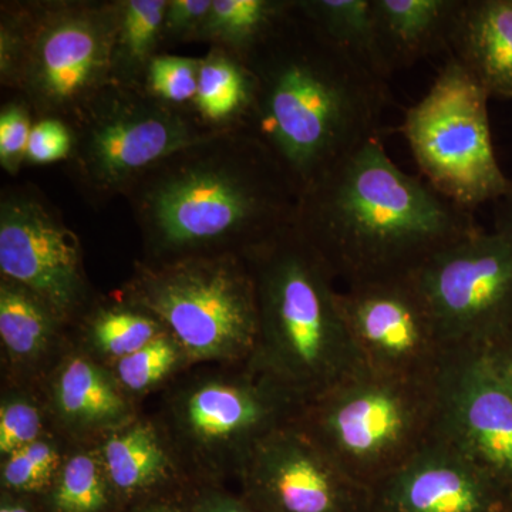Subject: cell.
<instances>
[{
    "mask_svg": "<svg viewBox=\"0 0 512 512\" xmlns=\"http://www.w3.org/2000/svg\"><path fill=\"white\" fill-rule=\"evenodd\" d=\"M137 512H185L183 508L177 504L168 503V501H154V503L146 504ZM191 512V511H190Z\"/></svg>",
    "mask_w": 512,
    "mask_h": 512,
    "instance_id": "cell-38",
    "label": "cell"
},
{
    "mask_svg": "<svg viewBox=\"0 0 512 512\" xmlns=\"http://www.w3.org/2000/svg\"><path fill=\"white\" fill-rule=\"evenodd\" d=\"M296 5L335 45L389 79L377 40L375 0H296Z\"/></svg>",
    "mask_w": 512,
    "mask_h": 512,
    "instance_id": "cell-26",
    "label": "cell"
},
{
    "mask_svg": "<svg viewBox=\"0 0 512 512\" xmlns=\"http://www.w3.org/2000/svg\"><path fill=\"white\" fill-rule=\"evenodd\" d=\"M488 366L512 400V329L481 348Z\"/></svg>",
    "mask_w": 512,
    "mask_h": 512,
    "instance_id": "cell-35",
    "label": "cell"
},
{
    "mask_svg": "<svg viewBox=\"0 0 512 512\" xmlns=\"http://www.w3.org/2000/svg\"><path fill=\"white\" fill-rule=\"evenodd\" d=\"M53 512H106L116 497L96 446L67 450L55 483L47 491Z\"/></svg>",
    "mask_w": 512,
    "mask_h": 512,
    "instance_id": "cell-27",
    "label": "cell"
},
{
    "mask_svg": "<svg viewBox=\"0 0 512 512\" xmlns=\"http://www.w3.org/2000/svg\"><path fill=\"white\" fill-rule=\"evenodd\" d=\"M296 424L372 490L436 439L434 380L363 369L306 403Z\"/></svg>",
    "mask_w": 512,
    "mask_h": 512,
    "instance_id": "cell-6",
    "label": "cell"
},
{
    "mask_svg": "<svg viewBox=\"0 0 512 512\" xmlns=\"http://www.w3.org/2000/svg\"><path fill=\"white\" fill-rule=\"evenodd\" d=\"M495 204L497 207H495L494 231L512 238V181L510 191Z\"/></svg>",
    "mask_w": 512,
    "mask_h": 512,
    "instance_id": "cell-37",
    "label": "cell"
},
{
    "mask_svg": "<svg viewBox=\"0 0 512 512\" xmlns=\"http://www.w3.org/2000/svg\"><path fill=\"white\" fill-rule=\"evenodd\" d=\"M200 72L197 57L158 55L148 66L144 90L175 109L194 111Z\"/></svg>",
    "mask_w": 512,
    "mask_h": 512,
    "instance_id": "cell-31",
    "label": "cell"
},
{
    "mask_svg": "<svg viewBox=\"0 0 512 512\" xmlns=\"http://www.w3.org/2000/svg\"><path fill=\"white\" fill-rule=\"evenodd\" d=\"M255 97V74L239 57L220 47L201 57L194 111L202 123L214 130H245Z\"/></svg>",
    "mask_w": 512,
    "mask_h": 512,
    "instance_id": "cell-22",
    "label": "cell"
},
{
    "mask_svg": "<svg viewBox=\"0 0 512 512\" xmlns=\"http://www.w3.org/2000/svg\"><path fill=\"white\" fill-rule=\"evenodd\" d=\"M448 50L490 97L512 99V0H463Z\"/></svg>",
    "mask_w": 512,
    "mask_h": 512,
    "instance_id": "cell-19",
    "label": "cell"
},
{
    "mask_svg": "<svg viewBox=\"0 0 512 512\" xmlns=\"http://www.w3.org/2000/svg\"><path fill=\"white\" fill-rule=\"evenodd\" d=\"M69 126L74 146L67 171L94 205L126 195L161 161L221 133L194 111L175 109L144 89L114 83Z\"/></svg>",
    "mask_w": 512,
    "mask_h": 512,
    "instance_id": "cell-9",
    "label": "cell"
},
{
    "mask_svg": "<svg viewBox=\"0 0 512 512\" xmlns=\"http://www.w3.org/2000/svg\"><path fill=\"white\" fill-rule=\"evenodd\" d=\"M239 477L269 512H355L370 500L296 423L259 443Z\"/></svg>",
    "mask_w": 512,
    "mask_h": 512,
    "instance_id": "cell-15",
    "label": "cell"
},
{
    "mask_svg": "<svg viewBox=\"0 0 512 512\" xmlns=\"http://www.w3.org/2000/svg\"><path fill=\"white\" fill-rule=\"evenodd\" d=\"M296 0H212L195 42L248 59L291 16Z\"/></svg>",
    "mask_w": 512,
    "mask_h": 512,
    "instance_id": "cell-25",
    "label": "cell"
},
{
    "mask_svg": "<svg viewBox=\"0 0 512 512\" xmlns=\"http://www.w3.org/2000/svg\"><path fill=\"white\" fill-rule=\"evenodd\" d=\"M0 512H33L32 508L28 507V505L19 503V501L10 500V498H6L3 495L2 507H0Z\"/></svg>",
    "mask_w": 512,
    "mask_h": 512,
    "instance_id": "cell-39",
    "label": "cell"
},
{
    "mask_svg": "<svg viewBox=\"0 0 512 512\" xmlns=\"http://www.w3.org/2000/svg\"><path fill=\"white\" fill-rule=\"evenodd\" d=\"M303 406L247 365L224 366L175 384L157 424L181 470L211 480L239 476L258 444L296 423Z\"/></svg>",
    "mask_w": 512,
    "mask_h": 512,
    "instance_id": "cell-8",
    "label": "cell"
},
{
    "mask_svg": "<svg viewBox=\"0 0 512 512\" xmlns=\"http://www.w3.org/2000/svg\"><path fill=\"white\" fill-rule=\"evenodd\" d=\"M488 99L483 86L450 57L400 127L426 183L468 211L501 200L511 188L495 157Z\"/></svg>",
    "mask_w": 512,
    "mask_h": 512,
    "instance_id": "cell-10",
    "label": "cell"
},
{
    "mask_svg": "<svg viewBox=\"0 0 512 512\" xmlns=\"http://www.w3.org/2000/svg\"><path fill=\"white\" fill-rule=\"evenodd\" d=\"M338 301L366 369L402 379L434 380L450 348L414 275L346 286Z\"/></svg>",
    "mask_w": 512,
    "mask_h": 512,
    "instance_id": "cell-13",
    "label": "cell"
},
{
    "mask_svg": "<svg viewBox=\"0 0 512 512\" xmlns=\"http://www.w3.org/2000/svg\"><path fill=\"white\" fill-rule=\"evenodd\" d=\"M295 227L346 286L413 276L481 231L473 212L400 170L380 138L303 188Z\"/></svg>",
    "mask_w": 512,
    "mask_h": 512,
    "instance_id": "cell-2",
    "label": "cell"
},
{
    "mask_svg": "<svg viewBox=\"0 0 512 512\" xmlns=\"http://www.w3.org/2000/svg\"><path fill=\"white\" fill-rule=\"evenodd\" d=\"M447 346L484 348L512 329V238L483 229L414 274Z\"/></svg>",
    "mask_w": 512,
    "mask_h": 512,
    "instance_id": "cell-11",
    "label": "cell"
},
{
    "mask_svg": "<svg viewBox=\"0 0 512 512\" xmlns=\"http://www.w3.org/2000/svg\"><path fill=\"white\" fill-rule=\"evenodd\" d=\"M190 365L177 340L165 332L143 349L111 365L110 369L124 392L136 399L174 379L178 372Z\"/></svg>",
    "mask_w": 512,
    "mask_h": 512,
    "instance_id": "cell-28",
    "label": "cell"
},
{
    "mask_svg": "<svg viewBox=\"0 0 512 512\" xmlns=\"http://www.w3.org/2000/svg\"><path fill=\"white\" fill-rule=\"evenodd\" d=\"M79 325L77 348L111 366L167 332L151 313L124 301L94 302Z\"/></svg>",
    "mask_w": 512,
    "mask_h": 512,
    "instance_id": "cell-23",
    "label": "cell"
},
{
    "mask_svg": "<svg viewBox=\"0 0 512 512\" xmlns=\"http://www.w3.org/2000/svg\"><path fill=\"white\" fill-rule=\"evenodd\" d=\"M463 0H375L379 49L387 73L448 50Z\"/></svg>",
    "mask_w": 512,
    "mask_h": 512,
    "instance_id": "cell-20",
    "label": "cell"
},
{
    "mask_svg": "<svg viewBox=\"0 0 512 512\" xmlns=\"http://www.w3.org/2000/svg\"><path fill=\"white\" fill-rule=\"evenodd\" d=\"M114 6L111 82L144 89L148 66L164 45L168 0H114Z\"/></svg>",
    "mask_w": 512,
    "mask_h": 512,
    "instance_id": "cell-24",
    "label": "cell"
},
{
    "mask_svg": "<svg viewBox=\"0 0 512 512\" xmlns=\"http://www.w3.org/2000/svg\"><path fill=\"white\" fill-rule=\"evenodd\" d=\"M0 278L35 293L69 326L94 303L79 237L29 187L0 198Z\"/></svg>",
    "mask_w": 512,
    "mask_h": 512,
    "instance_id": "cell-12",
    "label": "cell"
},
{
    "mask_svg": "<svg viewBox=\"0 0 512 512\" xmlns=\"http://www.w3.org/2000/svg\"><path fill=\"white\" fill-rule=\"evenodd\" d=\"M434 389L436 439L512 493V400L483 350H448Z\"/></svg>",
    "mask_w": 512,
    "mask_h": 512,
    "instance_id": "cell-14",
    "label": "cell"
},
{
    "mask_svg": "<svg viewBox=\"0 0 512 512\" xmlns=\"http://www.w3.org/2000/svg\"><path fill=\"white\" fill-rule=\"evenodd\" d=\"M377 512H512V493L439 439L370 490Z\"/></svg>",
    "mask_w": 512,
    "mask_h": 512,
    "instance_id": "cell-16",
    "label": "cell"
},
{
    "mask_svg": "<svg viewBox=\"0 0 512 512\" xmlns=\"http://www.w3.org/2000/svg\"><path fill=\"white\" fill-rule=\"evenodd\" d=\"M35 116L28 104L10 100L0 110V165L10 175H18L26 164L30 133Z\"/></svg>",
    "mask_w": 512,
    "mask_h": 512,
    "instance_id": "cell-32",
    "label": "cell"
},
{
    "mask_svg": "<svg viewBox=\"0 0 512 512\" xmlns=\"http://www.w3.org/2000/svg\"><path fill=\"white\" fill-rule=\"evenodd\" d=\"M191 512H259L252 505L242 503L217 491H208L192 505Z\"/></svg>",
    "mask_w": 512,
    "mask_h": 512,
    "instance_id": "cell-36",
    "label": "cell"
},
{
    "mask_svg": "<svg viewBox=\"0 0 512 512\" xmlns=\"http://www.w3.org/2000/svg\"><path fill=\"white\" fill-rule=\"evenodd\" d=\"M120 298L160 320L191 365L244 366L254 355L258 299L244 255L138 262Z\"/></svg>",
    "mask_w": 512,
    "mask_h": 512,
    "instance_id": "cell-7",
    "label": "cell"
},
{
    "mask_svg": "<svg viewBox=\"0 0 512 512\" xmlns=\"http://www.w3.org/2000/svg\"><path fill=\"white\" fill-rule=\"evenodd\" d=\"M298 187L247 130L220 134L161 161L133 184L144 262L247 254L295 225Z\"/></svg>",
    "mask_w": 512,
    "mask_h": 512,
    "instance_id": "cell-1",
    "label": "cell"
},
{
    "mask_svg": "<svg viewBox=\"0 0 512 512\" xmlns=\"http://www.w3.org/2000/svg\"><path fill=\"white\" fill-rule=\"evenodd\" d=\"M67 326L35 293L0 278V345L15 386L47 376L64 353Z\"/></svg>",
    "mask_w": 512,
    "mask_h": 512,
    "instance_id": "cell-18",
    "label": "cell"
},
{
    "mask_svg": "<svg viewBox=\"0 0 512 512\" xmlns=\"http://www.w3.org/2000/svg\"><path fill=\"white\" fill-rule=\"evenodd\" d=\"M211 6L212 0H168L164 43L195 42Z\"/></svg>",
    "mask_w": 512,
    "mask_h": 512,
    "instance_id": "cell-34",
    "label": "cell"
},
{
    "mask_svg": "<svg viewBox=\"0 0 512 512\" xmlns=\"http://www.w3.org/2000/svg\"><path fill=\"white\" fill-rule=\"evenodd\" d=\"M45 402L26 386H12L0 402V456L8 457L20 448L43 439L50 433Z\"/></svg>",
    "mask_w": 512,
    "mask_h": 512,
    "instance_id": "cell-30",
    "label": "cell"
},
{
    "mask_svg": "<svg viewBox=\"0 0 512 512\" xmlns=\"http://www.w3.org/2000/svg\"><path fill=\"white\" fill-rule=\"evenodd\" d=\"M244 256L259 315L249 369L305 404L366 369L340 312L335 276L295 225Z\"/></svg>",
    "mask_w": 512,
    "mask_h": 512,
    "instance_id": "cell-4",
    "label": "cell"
},
{
    "mask_svg": "<svg viewBox=\"0 0 512 512\" xmlns=\"http://www.w3.org/2000/svg\"><path fill=\"white\" fill-rule=\"evenodd\" d=\"M67 451L55 433L2 458L0 481L8 493H47L55 483Z\"/></svg>",
    "mask_w": 512,
    "mask_h": 512,
    "instance_id": "cell-29",
    "label": "cell"
},
{
    "mask_svg": "<svg viewBox=\"0 0 512 512\" xmlns=\"http://www.w3.org/2000/svg\"><path fill=\"white\" fill-rule=\"evenodd\" d=\"M114 2L2 3L0 83L35 120L72 124L111 83Z\"/></svg>",
    "mask_w": 512,
    "mask_h": 512,
    "instance_id": "cell-5",
    "label": "cell"
},
{
    "mask_svg": "<svg viewBox=\"0 0 512 512\" xmlns=\"http://www.w3.org/2000/svg\"><path fill=\"white\" fill-rule=\"evenodd\" d=\"M73 146V130L66 121L52 117L35 120L30 133L26 164L66 163L72 156Z\"/></svg>",
    "mask_w": 512,
    "mask_h": 512,
    "instance_id": "cell-33",
    "label": "cell"
},
{
    "mask_svg": "<svg viewBox=\"0 0 512 512\" xmlns=\"http://www.w3.org/2000/svg\"><path fill=\"white\" fill-rule=\"evenodd\" d=\"M43 402L53 429L73 446H96L138 417L113 370L77 346L47 373Z\"/></svg>",
    "mask_w": 512,
    "mask_h": 512,
    "instance_id": "cell-17",
    "label": "cell"
},
{
    "mask_svg": "<svg viewBox=\"0 0 512 512\" xmlns=\"http://www.w3.org/2000/svg\"><path fill=\"white\" fill-rule=\"evenodd\" d=\"M244 63L256 79L245 130L274 154L299 192L379 138L387 80L323 35L298 5Z\"/></svg>",
    "mask_w": 512,
    "mask_h": 512,
    "instance_id": "cell-3",
    "label": "cell"
},
{
    "mask_svg": "<svg viewBox=\"0 0 512 512\" xmlns=\"http://www.w3.org/2000/svg\"><path fill=\"white\" fill-rule=\"evenodd\" d=\"M96 447L111 488L119 497L156 490L181 471L163 430L154 420L137 417Z\"/></svg>",
    "mask_w": 512,
    "mask_h": 512,
    "instance_id": "cell-21",
    "label": "cell"
}]
</instances>
